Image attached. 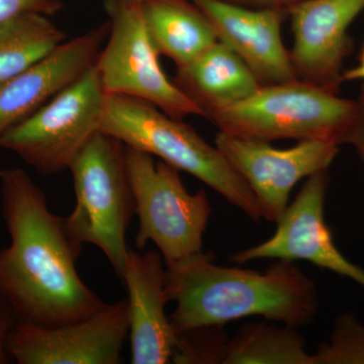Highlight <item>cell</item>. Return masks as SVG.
<instances>
[{"mask_svg":"<svg viewBox=\"0 0 364 364\" xmlns=\"http://www.w3.org/2000/svg\"><path fill=\"white\" fill-rule=\"evenodd\" d=\"M2 218L11 243L0 249V294L18 322L58 326L95 315L105 304L79 275L83 246L50 210L26 170L0 169Z\"/></svg>","mask_w":364,"mask_h":364,"instance_id":"cell-1","label":"cell"},{"mask_svg":"<svg viewBox=\"0 0 364 364\" xmlns=\"http://www.w3.org/2000/svg\"><path fill=\"white\" fill-rule=\"evenodd\" d=\"M215 254L200 252L165 264L170 316L177 336L203 327H223L240 318L299 328L318 312L317 287L293 261L277 259L265 272L215 264Z\"/></svg>","mask_w":364,"mask_h":364,"instance_id":"cell-2","label":"cell"},{"mask_svg":"<svg viewBox=\"0 0 364 364\" xmlns=\"http://www.w3.org/2000/svg\"><path fill=\"white\" fill-rule=\"evenodd\" d=\"M100 129L128 147L149 153L195 176L254 222L262 219L252 189L215 146L182 119L139 98L107 95Z\"/></svg>","mask_w":364,"mask_h":364,"instance_id":"cell-3","label":"cell"},{"mask_svg":"<svg viewBox=\"0 0 364 364\" xmlns=\"http://www.w3.org/2000/svg\"><path fill=\"white\" fill-rule=\"evenodd\" d=\"M126 148L119 139L102 132L91 139L69 167L76 205L64 218L72 240L100 248L119 279L130 251L127 230L135 215Z\"/></svg>","mask_w":364,"mask_h":364,"instance_id":"cell-4","label":"cell"},{"mask_svg":"<svg viewBox=\"0 0 364 364\" xmlns=\"http://www.w3.org/2000/svg\"><path fill=\"white\" fill-rule=\"evenodd\" d=\"M356 114V100L294 80L260 85L245 100L213 112L219 131L256 140H320L341 145Z\"/></svg>","mask_w":364,"mask_h":364,"instance_id":"cell-5","label":"cell"},{"mask_svg":"<svg viewBox=\"0 0 364 364\" xmlns=\"http://www.w3.org/2000/svg\"><path fill=\"white\" fill-rule=\"evenodd\" d=\"M126 147L127 169L140 224L136 247L143 250L152 242L165 264L203 252L212 215L207 193H189L176 167L155 161L149 153Z\"/></svg>","mask_w":364,"mask_h":364,"instance_id":"cell-6","label":"cell"},{"mask_svg":"<svg viewBox=\"0 0 364 364\" xmlns=\"http://www.w3.org/2000/svg\"><path fill=\"white\" fill-rule=\"evenodd\" d=\"M109 33L95 67L107 95L145 100L176 119L205 112L167 77L144 20L142 2L105 0Z\"/></svg>","mask_w":364,"mask_h":364,"instance_id":"cell-7","label":"cell"},{"mask_svg":"<svg viewBox=\"0 0 364 364\" xmlns=\"http://www.w3.org/2000/svg\"><path fill=\"white\" fill-rule=\"evenodd\" d=\"M105 97L93 66L7 132L0 140V149L18 155L42 176L69 169L80 151L102 132Z\"/></svg>","mask_w":364,"mask_h":364,"instance_id":"cell-8","label":"cell"},{"mask_svg":"<svg viewBox=\"0 0 364 364\" xmlns=\"http://www.w3.org/2000/svg\"><path fill=\"white\" fill-rule=\"evenodd\" d=\"M215 146L256 196L262 219L277 223L289 205V196L301 179L326 171L338 155L339 145L305 140L289 149L267 141L219 131Z\"/></svg>","mask_w":364,"mask_h":364,"instance_id":"cell-9","label":"cell"},{"mask_svg":"<svg viewBox=\"0 0 364 364\" xmlns=\"http://www.w3.org/2000/svg\"><path fill=\"white\" fill-rule=\"evenodd\" d=\"M128 336V305L123 299L68 324L18 322L6 349L18 364H119Z\"/></svg>","mask_w":364,"mask_h":364,"instance_id":"cell-10","label":"cell"},{"mask_svg":"<svg viewBox=\"0 0 364 364\" xmlns=\"http://www.w3.org/2000/svg\"><path fill=\"white\" fill-rule=\"evenodd\" d=\"M328 170L306 179L298 196L277 223L267 241L232 254L230 260L245 264L257 259L305 260L322 269L352 279L364 289V269L340 252L325 219L329 188Z\"/></svg>","mask_w":364,"mask_h":364,"instance_id":"cell-11","label":"cell"},{"mask_svg":"<svg viewBox=\"0 0 364 364\" xmlns=\"http://www.w3.org/2000/svg\"><path fill=\"white\" fill-rule=\"evenodd\" d=\"M363 11L364 0H304L287 9L294 36L289 58L298 80L339 93L353 49L349 28Z\"/></svg>","mask_w":364,"mask_h":364,"instance_id":"cell-12","label":"cell"},{"mask_svg":"<svg viewBox=\"0 0 364 364\" xmlns=\"http://www.w3.org/2000/svg\"><path fill=\"white\" fill-rule=\"evenodd\" d=\"M109 23L62 43L37 64L0 85V140L95 66Z\"/></svg>","mask_w":364,"mask_h":364,"instance_id":"cell-13","label":"cell"},{"mask_svg":"<svg viewBox=\"0 0 364 364\" xmlns=\"http://www.w3.org/2000/svg\"><path fill=\"white\" fill-rule=\"evenodd\" d=\"M191 1L212 23L219 42L246 64L261 85L296 79L282 39L286 9H247L223 0Z\"/></svg>","mask_w":364,"mask_h":364,"instance_id":"cell-14","label":"cell"},{"mask_svg":"<svg viewBox=\"0 0 364 364\" xmlns=\"http://www.w3.org/2000/svg\"><path fill=\"white\" fill-rule=\"evenodd\" d=\"M121 279L128 291L131 363H171L178 336L165 311L170 301L161 254L130 249Z\"/></svg>","mask_w":364,"mask_h":364,"instance_id":"cell-15","label":"cell"},{"mask_svg":"<svg viewBox=\"0 0 364 364\" xmlns=\"http://www.w3.org/2000/svg\"><path fill=\"white\" fill-rule=\"evenodd\" d=\"M172 80L203 109L205 119L245 100L261 85L246 64L219 41L178 67Z\"/></svg>","mask_w":364,"mask_h":364,"instance_id":"cell-16","label":"cell"},{"mask_svg":"<svg viewBox=\"0 0 364 364\" xmlns=\"http://www.w3.org/2000/svg\"><path fill=\"white\" fill-rule=\"evenodd\" d=\"M144 20L159 55L177 68L186 65L218 42L205 14L188 0H145Z\"/></svg>","mask_w":364,"mask_h":364,"instance_id":"cell-17","label":"cell"},{"mask_svg":"<svg viewBox=\"0 0 364 364\" xmlns=\"http://www.w3.org/2000/svg\"><path fill=\"white\" fill-rule=\"evenodd\" d=\"M65 39L43 14H23L0 23V85L44 59Z\"/></svg>","mask_w":364,"mask_h":364,"instance_id":"cell-18","label":"cell"},{"mask_svg":"<svg viewBox=\"0 0 364 364\" xmlns=\"http://www.w3.org/2000/svg\"><path fill=\"white\" fill-rule=\"evenodd\" d=\"M224 364H315L296 328L247 323L228 340Z\"/></svg>","mask_w":364,"mask_h":364,"instance_id":"cell-19","label":"cell"},{"mask_svg":"<svg viewBox=\"0 0 364 364\" xmlns=\"http://www.w3.org/2000/svg\"><path fill=\"white\" fill-rule=\"evenodd\" d=\"M315 364H364V324L351 313L339 315L331 336L314 353Z\"/></svg>","mask_w":364,"mask_h":364,"instance_id":"cell-20","label":"cell"},{"mask_svg":"<svg viewBox=\"0 0 364 364\" xmlns=\"http://www.w3.org/2000/svg\"><path fill=\"white\" fill-rule=\"evenodd\" d=\"M228 337L222 327H203L178 335L172 363L224 364Z\"/></svg>","mask_w":364,"mask_h":364,"instance_id":"cell-21","label":"cell"},{"mask_svg":"<svg viewBox=\"0 0 364 364\" xmlns=\"http://www.w3.org/2000/svg\"><path fill=\"white\" fill-rule=\"evenodd\" d=\"M61 7L59 0H0V23L28 13L53 16Z\"/></svg>","mask_w":364,"mask_h":364,"instance_id":"cell-22","label":"cell"},{"mask_svg":"<svg viewBox=\"0 0 364 364\" xmlns=\"http://www.w3.org/2000/svg\"><path fill=\"white\" fill-rule=\"evenodd\" d=\"M356 100V114L348 133L345 136L344 144H350L358 152L364 168V82L361 85Z\"/></svg>","mask_w":364,"mask_h":364,"instance_id":"cell-23","label":"cell"},{"mask_svg":"<svg viewBox=\"0 0 364 364\" xmlns=\"http://www.w3.org/2000/svg\"><path fill=\"white\" fill-rule=\"evenodd\" d=\"M18 322V318L13 309L0 294V364L11 363V359L7 353V339Z\"/></svg>","mask_w":364,"mask_h":364,"instance_id":"cell-24","label":"cell"},{"mask_svg":"<svg viewBox=\"0 0 364 364\" xmlns=\"http://www.w3.org/2000/svg\"><path fill=\"white\" fill-rule=\"evenodd\" d=\"M235 6L247 7L252 9H287L296 6L304 0H223Z\"/></svg>","mask_w":364,"mask_h":364,"instance_id":"cell-25","label":"cell"},{"mask_svg":"<svg viewBox=\"0 0 364 364\" xmlns=\"http://www.w3.org/2000/svg\"><path fill=\"white\" fill-rule=\"evenodd\" d=\"M360 80L364 82V42L359 52L358 64L350 69H345L342 73V85L349 81Z\"/></svg>","mask_w":364,"mask_h":364,"instance_id":"cell-26","label":"cell"},{"mask_svg":"<svg viewBox=\"0 0 364 364\" xmlns=\"http://www.w3.org/2000/svg\"><path fill=\"white\" fill-rule=\"evenodd\" d=\"M131 1L143 2V1H145V0H131Z\"/></svg>","mask_w":364,"mask_h":364,"instance_id":"cell-27","label":"cell"}]
</instances>
